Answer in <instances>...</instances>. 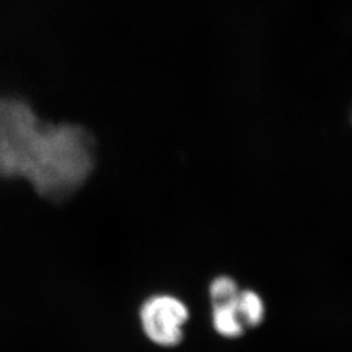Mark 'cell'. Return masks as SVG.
Wrapping results in <instances>:
<instances>
[{"instance_id": "1", "label": "cell", "mask_w": 352, "mask_h": 352, "mask_svg": "<svg viewBox=\"0 0 352 352\" xmlns=\"http://www.w3.org/2000/svg\"><path fill=\"white\" fill-rule=\"evenodd\" d=\"M96 157L85 126L43 122L24 100L0 97V177L25 179L39 196L63 200L85 184Z\"/></svg>"}, {"instance_id": "2", "label": "cell", "mask_w": 352, "mask_h": 352, "mask_svg": "<svg viewBox=\"0 0 352 352\" xmlns=\"http://www.w3.org/2000/svg\"><path fill=\"white\" fill-rule=\"evenodd\" d=\"M186 302L171 294H155L141 304L139 321L144 336L161 347L177 346L189 321Z\"/></svg>"}, {"instance_id": "3", "label": "cell", "mask_w": 352, "mask_h": 352, "mask_svg": "<svg viewBox=\"0 0 352 352\" xmlns=\"http://www.w3.org/2000/svg\"><path fill=\"white\" fill-rule=\"evenodd\" d=\"M238 295L228 302L212 304V325L214 331L228 340L239 338L247 331V329L241 322L239 311L236 307Z\"/></svg>"}, {"instance_id": "4", "label": "cell", "mask_w": 352, "mask_h": 352, "mask_svg": "<svg viewBox=\"0 0 352 352\" xmlns=\"http://www.w3.org/2000/svg\"><path fill=\"white\" fill-rule=\"evenodd\" d=\"M236 307L244 327L253 329L258 327L265 317V304L263 298L253 289H240Z\"/></svg>"}, {"instance_id": "5", "label": "cell", "mask_w": 352, "mask_h": 352, "mask_svg": "<svg viewBox=\"0 0 352 352\" xmlns=\"http://www.w3.org/2000/svg\"><path fill=\"white\" fill-rule=\"evenodd\" d=\"M239 285L232 277L219 276L214 278L209 285L210 304L228 302L239 294Z\"/></svg>"}]
</instances>
